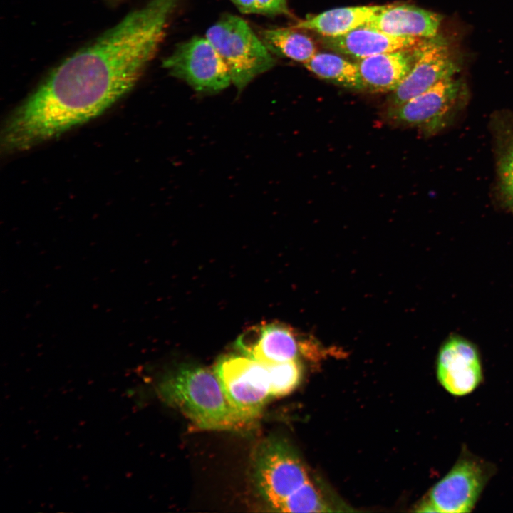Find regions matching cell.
<instances>
[{
  "mask_svg": "<svg viewBox=\"0 0 513 513\" xmlns=\"http://www.w3.org/2000/svg\"><path fill=\"white\" fill-rule=\"evenodd\" d=\"M143 73L133 48L103 34L56 66L7 118L3 152L28 150L98 116L137 83Z\"/></svg>",
  "mask_w": 513,
  "mask_h": 513,
  "instance_id": "cell-1",
  "label": "cell"
},
{
  "mask_svg": "<svg viewBox=\"0 0 513 513\" xmlns=\"http://www.w3.org/2000/svg\"><path fill=\"white\" fill-rule=\"evenodd\" d=\"M157 389L166 403L200 429L239 430L252 425L231 406L214 371L207 368L180 366L160 380Z\"/></svg>",
  "mask_w": 513,
  "mask_h": 513,
  "instance_id": "cell-2",
  "label": "cell"
},
{
  "mask_svg": "<svg viewBox=\"0 0 513 513\" xmlns=\"http://www.w3.org/2000/svg\"><path fill=\"white\" fill-rule=\"evenodd\" d=\"M205 37L225 63L239 93L276 63L261 38L236 15L222 17L207 29Z\"/></svg>",
  "mask_w": 513,
  "mask_h": 513,
  "instance_id": "cell-3",
  "label": "cell"
},
{
  "mask_svg": "<svg viewBox=\"0 0 513 513\" xmlns=\"http://www.w3.org/2000/svg\"><path fill=\"white\" fill-rule=\"evenodd\" d=\"M467 103L466 86L454 76L440 81L399 105L390 107L387 114L392 121L418 128L430 136L451 125Z\"/></svg>",
  "mask_w": 513,
  "mask_h": 513,
  "instance_id": "cell-4",
  "label": "cell"
},
{
  "mask_svg": "<svg viewBox=\"0 0 513 513\" xmlns=\"http://www.w3.org/2000/svg\"><path fill=\"white\" fill-rule=\"evenodd\" d=\"M214 371L231 406L251 424L255 422L271 398L266 365L231 354L219 358Z\"/></svg>",
  "mask_w": 513,
  "mask_h": 513,
  "instance_id": "cell-5",
  "label": "cell"
},
{
  "mask_svg": "<svg viewBox=\"0 0 513 513\" xmlns=\"http://www.w3.org/2000/svg\"><path fill=\"white\" fill-rule=\"evenodd\" d=\"M254 477L261 495L277 512L285 499L309 480L296 452L276 438L266 440L256 450Z\"/></svg>",
  "mask_w": 513,
  "mask_h": 513,
  "instance_id": "cell-6",
  "label": "cell"
},
{
  "mask_svg": "<svg viewBox=\"0 0 513 513\" xmlns=\"http://www.w3.org/2000/svg\"><path fill=\"white\" fill-rule=\"evenodd\" d=\"M162 65L171 76L200 93H216L232 84L225 63L206 37L195 36L182 43Z\"/></svg>",
  "mask_w": 513,
  "mask_h": 513,
  "instance_id": "cell-7",
  "label": "cell"
},
{
  "mask_svg": "<svg viewBox=\"0 0 513 513\" xmlns=\"http://www.w3.org/2000/svg\"><path fill=\"white\" fill-rule=\"evenodd\" d=\"M458 71V65L445 39L438 35L423 39L418 45L411 69L393 91L391 107L428 90L442 80L454 77Z\"/></svg>",
  "mask_w": 513,
  "mask_h": 513,
  "instance_id": "cell-8",
  "label": "cell"
},
{
  "mask_svg": "<svg viewBox=\"0 0 513 513\" xmlns=\"http://www.w3.org/2000/svg\"><path fill=\"white\" fill-rule=\"evenodd\" d=\"M486 479L485 471L478 462L462 459L433 487L428 502L435 512H469L476 503Z\"/></svg>",
  "mask_w": 513,
  "mask_h": 513,
  "instance_id": "cell-9",
  "label": "cell"
},
{
  "mask_svg": "<svg viewBox=\"0 0 513 513\" xmlns=\"http://www.w3.org/2000/svg\"><path fill=\"white\" fill-rule=\"evenodd\" d=\"M437 377L442 385L452 395L461 396L473 391L482 379L481 364L475 346L462 337H450L439 352Z\"/></svg>",
  "mask_w": 513,
  "mask_h": 513,
  "instance_id": "cell-10",
  "label": "cell"
},
{
  "mask_svg": "<svg viewBox=\"0 0 513 513\" xmlns=\"http://www.w3.org/2000/svg\"><path fill=\"white\" fill-rule=\"evenodd\" d=\"M236 346L242 354L265 365L296 360L302 348L294 331L275 323L252 327Z\"/></svg>",
  "mask_w": 513,
  "mask_h": 513,
  "instance_id": "cell-11",
  "label": "cell"
},
{
  "mask_svg": "<svg viewBox=\"0 0 513 513\" xmlns=\"http://www.w3.org/2000/svg\"><path fill=\"white\" fill-rule=\"evenodd\" d=\"M442 16L411 5H388L366 26L385 33L421 39L437 35Z\"/></svg>",
  "mask_w": 513,
  "mask_h": 513,
  "instance_id": "cell-12",
  "label": "cell"
},
{
  "mask_svg": "<svg viewBox=\"0 0 513 513\" xmlns=\"http://www.w3.org/2000/svg\"><path fill=\"white\" fill-rule=\"evenodd\" d=\"M422 40L392 36L366 25L339 36L321 38V42L326 48L358 59L413 48Z\"/></svg>",
  "mask_w": 513,
  "mask_h": 513,
  "instance_id": "cell-13",
  "label": "cell"
},
{
  "mask_svg": "<svg viewBox=\"0 0 513 513\" xmlns=\"http://www.w3.org/2000/svg\"><path fill=\"white\" fill-rule=\"evenodd\" d=\"M420 43L413 48L358 59L356 64L364 88L375 92L394 91L411 69Z\"/></svg>",
  "mask_w": 513,
  "mask_h": 513,
  "instance_id": "cell-14",
  "label": "cell"
},
{
  "mask_svg": "<svg viewBox=\"0 0 513 513\" xmlns=\"http://www.w3.org/2000/svg\"><path fill=\"white\" fill-rule=\"evenodd\" d=\"M385 6H363L333 9L296 24L293 28L315 31L324 37H335L366 25Z\"/></svg>",
  "mask_w": 513,
  "mask_h": 513,
  "instance_id": "cell-15",
  "label": "cell"
},
{
  "mask_svg": "<svg viewBox=\"0 0 513 513\" xmlns=\"http://www.w3.org/2000/svg\"><path fill=\"white\" fill-rule=\"evenodd\" d=\"M492 125L499 198L505 209L513 214V113L497 114Z\"/></svg>",
  "mask_w": 513,
  "mask_h": 513,
  "instance_id": "cell-16",
  "label": "cell"
},
{
  "mask_svg": "<svg viewBox=\"0 0 513 513\" xmlns=\"http://www.w3.org/2000/svg\"><path fill=\"white\" fill-rule=\"evenodd\" d=\"M261 39L271 53L307 63L317 53L313 40L296 28H267L261 31Z\"/></svg>",
  "mask_w": 513,
  "mask_h": 513,
  "instance_id": "cell-17",
  "label": "cell"
},
{
  "mask_svg": "<svg viewBox=\"0 0 513 513\" xmlns=\"http://www.w3.org/2000/svg\"><path fill=\"white\" fill-rule=\"evenodd\" d=\"M304 66L316 76L338 86L353 90L364 89L356 64L338 55L317 52Z\"/></svg>",
  "mask_w": 513,
  "mask_h": 513,
  "instance_id": "cell-18",
  "label": "cell"
},
{
  "mask_svg": "<svg viewBox=\"0 0 513 513\" xmlns=\"http://www.w3.org/2000/svg\"><path fill=\"white\" fill-rule=\"evenodd\" d=\"M329 507L310 479L289 496L281 504V512H327Z\"/></svg>",
  "mask_w": 513,
  "mask_h": 513,
  "instance_id": "cell-19",
  "label": "cell"
},
{
  "mask_svg": "<svg viewBox=\"0 0 513 513\" xmlns=\"http://www.w3.org/2000/svg\"><path fill=\"white\" fill-rule=\"evenodd\" d=\"M270 380V395L281 397L291 393L301 379V366L298 360L266 365Z\"/></svg>",
  "mask_w": 513,
  "mask_h": 513,
  "instance_id": "cell-20",
  "label": "cell"
},
{
  "mask_svg": "<svg viewBox=\"0 0 513 513\" xmlns=\"http://www.w3.org/2000/svg\"><path fill=\"white\" fill-rule=\"evenodd\" d=\"M244 14L276 16L289 13L286 0H230Z\"/></svg>",
  "mask_w": 513,
  "mask_h": 513,
  "instance_id": "cell-21",
  "label": "cell"
}]
</instances>
